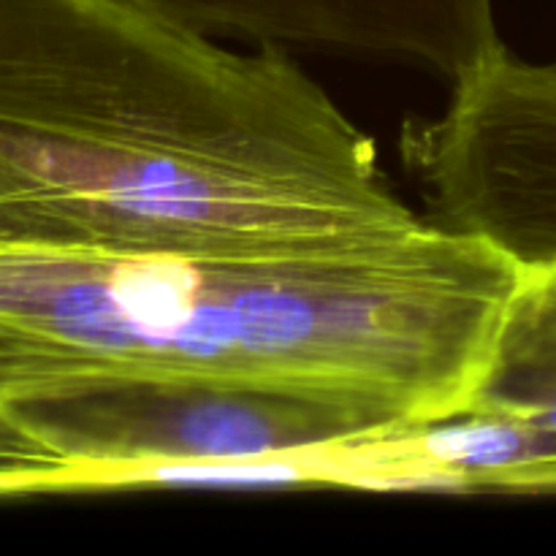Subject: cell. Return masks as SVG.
<instances>
[{
  "mask_svg": "<svg viewBox=\"0 0 556 556\" xmlns=\"http://www.w3.org/2000/svg\"><path fill=\"white\" fill-rule=\"evenodd\" d=\"M467 410L508 413L556 440V266L525 271Z\"/></svg>",
  "mask_w": 556,
  "mask_h": 556,
  "instance_id": "cell-5",
  "label": "cell"
},
{
  "mask_svg": "<svg viewBox=\"0 0 556 556\" xmlns=\"http://www.w3.org/2000/svg\"><path fill=\"white\" fill-rule=\"evenodd\" d=\"M424 220L288 49L139 0H0V248H331Z\"/></svg>",
  "mask_w": 556,
  "mask_h": 556,
  "instance_id": "cell-1",
  "label": "cell"
},
{
  "mask_svg": "<svg viewBox=\"0 0 556 556\" xmlns=\"http://www.w3.org/2000/svg\"><path fill=\"white\" fill-rule=\"evenodd\" d=\"M172 20L217 38H248L255 47H296L307 30L304 0H139Z\"/></svg>",
  "mask_w": 556,
  "mask_h": 556,
  "instance_id": "cell-6",
  "label": "cell"
},
{
  "mask_svg": "<svg viewBox=\"0 0 556 556\" xmlns=\"http://www.w3.org/2000/svg\"><path fill=\"white\" fill-rule=\"evenodd\" d=\"M525 271L424 220L331 248H0V416L123 378L470 407Z\"/></svg>",
  "mask_w": 556,
  "mask_h": 556,
  "instance_id": "cell-2",
  "label": "cell"
},
{
  "mask_svg": "<svg viewBox=\"0 0 556 556\" xmlns=\"http://www.w3.org/2000/svg\"><path fill=\"white\" fill-rule=\"evenodd\" d=\"M22 421L71 462L79 492L128 489L157 465L340 454L410 429L353 402L204 378L103 380L30 407Z\"/></svg>",
  "mask_w": 556,
  "mask_h": 556,
  "instance_id": "cell-3",
  "label": "cell"
},
{
  "mask_svg": "<svg viewBox=\"0 0 556 556\" xmlns=\"http://www.w3.org/2000/svg\"><path fill=\"white\" fill-rule=\"evenodd\" d=\"M400 155L432 226L525 271L554 269L556 63L492 38L454 71L434 117L402 125Z\"/></svg>",
  "mask_w": 556,
  "mask_h": 556,
  "instance_id": "cell-4",
  "label": "cell"
}]
</instances>
